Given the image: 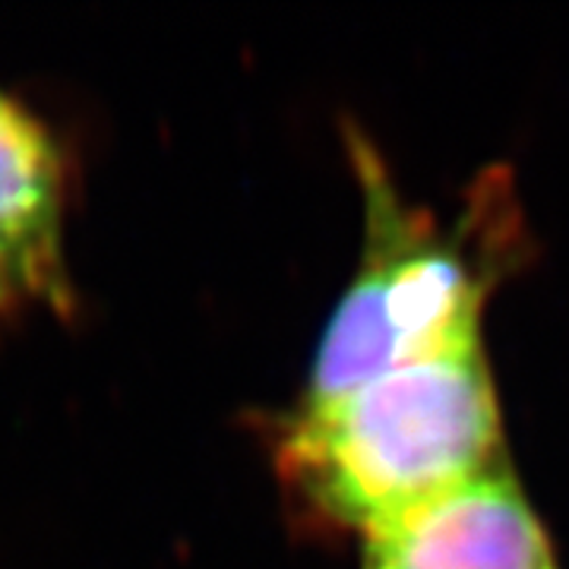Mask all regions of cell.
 <instances>
[{
    "label": "cell",
    "mask_w": 569,
    "mask_h": 569,
    "mask_svg": "<svg viewBox=\"0 0 569 569\" xmlns=\"http://www.w3.org/2000/svg\"><path fill=\"white\" fill-rule=\"evenodd\" d=\"M365 541V569H553L545 529L503 466L392 516Z\"/></svg>",
    "instance_id": "3957f363"
},
{
    "label": "cell",
    "mask_w": 569,
    "mask_h": 569,
    "mask_svg": "<svg viewBox=\"0 0 569 569\" xmlns=\"http://www.w3.org/2000/svg\"><path fill=\"white\" fill-rule=\"evenodd\" d=\"M279 466L307 507L361 535L500 468V415L481 348L298 408Z\"/></svg>",
    "instance_id": "6da1fadb"
},
{
    "label": "cell",
    "mask_w": 569,
    "mask_h": 569,
    "mask_svg": "<svg viewBox=\"0 0 569 569\" xmlns=\"http://www.w3.org/2000/svg\"><path fill=\"white\" fill-rule=\"evenodd\" d=\"M367 187V250L313 358L301 408L339 402L392 370L478 351L493 272L466 231L443 234L402 209L387 174L358 149Z\"/></svg>",
    "instance_id": "7a4b0ae2"
},
{
    "label": "cell",
    "mask_w": 569,
    "mask_h": 569,
    "mask_svg": "<svg viewBox=\"0 0 569 569\" xmlns=\"http://www.w3.org/2000/svg\"><path fill=\"white\" fill-rule=\"evenodd\" d=\"M26 298H32V288L26 282L17 260L7 253V247L0 244V310L22 305Z\"/></svg>",
    "instance_id": "5b68a950"
},
{
    "label": "cell",
    "mask_w": 569,
    "mask_h": 569,
    "mask_svg": "<svg viewBox=\"0 0 569 569\" xmlns=\"http://www.w3.org/2000/svg\"><path fill=\"white\" fill-rule=\"evenodd\" d=\"M63 159L51 130L0 89V244L32 298H58L63 276Z\"/></svg>",
    "instance_id": "277c9868"
}]
</instances>
